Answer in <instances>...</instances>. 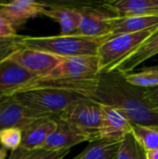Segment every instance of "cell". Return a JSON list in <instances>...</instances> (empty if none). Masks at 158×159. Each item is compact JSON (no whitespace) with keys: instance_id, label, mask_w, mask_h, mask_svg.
I'll list each match as a JSON object with an SVG mask.
<instances>
[{"instance_id":"cell-1","label":"cell","mask_w":158,"mask_h":159,"mask_svg":"<svg viewBox=\"0 0 158 159\" xmlns=\"http://www.w3.org/2000/svg\"><path fill=\"white\" fill-rule=\"evenodd\" d=\"M45 88L71 91L101 104L110 105L123 112L132 125L147 126L158 129V112L145 101L146 89L130 85L125 75L117 71L100 73L94 77L76 80L36 77L20 88L13 95Z\"/></svg>"},{"instance_id":"cell-2","label":"cell","mask_w":158,"mask_h":159,"mask_svg":"<svg viewBox=\"0 0 158 159\" xmlns=\"http://www.w3.org/2000/svg\"><path fill=\"white\" fill-rule=\"evenodd\" d=\"M109 37H88L76 34L52 36H18L17 44L21 48L44 51L58 57L97 56L102 44Z\"/></svg>"},{"instance_id":"cell-3","label":"cell","mask_w":158,"mask_h":159,"mask_svg":"<svg viewBox=\"0 0 158 159\" xmlns=\"http://www.w3.org/2000/svg\"><path fill=\"white\" fill-rule=\"evenodd\" d=\"M158 28L132 34H124L107 38L98 50L100 73H111L129 56Z\"/></svg>"},{"instance_id":"cell-4","label":"cell","mask_w":158,"mask_h":159,"mask_svg":"<svg viewBox=\"0 0 158 159\" xmlns=\"http://www.w3.org/2000/svg\"><path fill=\"white\" fill-rule=\"evenodd\" d=\"M15 96L29 109L58 119L72 103L83 98L71 91L48 88L22 91Z\"/></svg>"},{"instance_id":"cell-5","label":"cell","mask_w":158,"mask_h":159,"mask_svg":"<svg viewBox=\"0 0 158 159\" xmlns=\"http://www.w3.org/2000/svg\"><path fill=\"white\" fill-rule=\"evenodd\" d=\"M59 119L85 136L89 143L102 139V107L101 103L93 100L83 97L74 102L59 116Z\"/></svg>"},{"instance_id":"cell-6","label":"cell","mask_w":158,"mask_h":159,"mask_svg":"<svg viewBox=\"0 0 158 159\" xmlns=\"http://www.w3.org/2000/svg\"><path fill=\"white\" fill-rule=\"evenodd\" d=\"M66 5L79 12L81 16L79 26L73 34L95 38L111 36V17L114 15L103 7L102 3L96 6L68 3Z\"/></svg>"},{"instance_id":"cell-7","label":"cell","mask_w":158,"mask_h":159,"mask_svg":"<svg viewBox=\"0 0 158 159\" xmlns=\"http://www.w3.org/2000/svg\"><path fill=\"white\" fill-rule=\"evenodd\" d=\"M45 117L53 116L29 109L15 95L0 96V130L9 128H18L22 130L35 120Z\"/></svg>"},{"instance_id":"cell-8","label":"cell","mask_w":158,"mask_h":159,"mask_svg":"<svg viewBox=\"0 0 158 159\" xmlns=\"http://www.w3.org/2000/svg\"><path fill=\"white\" fill-rule=\"evenodd\" d=\"M100 74L98 56H74L62 59V61L45 78L60 80H76L90 78Z\"/></svg>"},{"instance_id":"cell-9","label":"cell","mask_w":158,"mask_h":159,"mask_svg":"<svg viewBox=\"0 0 158 159\" xmlns=\"http://www.w3.org/2000/svg\"><path fill=\"white\" fill-rule=\"evenodd\" d=\"M9 59L37 77H44L49 75L62 61L63 58L20 47L9 56Z\"/></svg>"},{"instance_id":"cell-10","label":"cell","mask_w":158,"mask_h":159,"mask_svg":"<svg viewBox=\"0 0 158 159\" xmlns=\"http://www.w3.org/2000/svg\"><path fill=\"white\" fill-rule=\"evenodd\" d=\"M101 107L102 139L122 141L128 134L132 133L133 125L123 112L110 105L101 104Z\"/></svg>"},{"instance_id":"cell-11","label":"cell","mask_w":158,"mask_h":159,"mask_svg":"<svg viewBox=\"0 0 158 159\" xmlns=\"http://www.w3.org/2000/svg\"><path fill=\"white\" fill-rule=\"evenodd\" d=\"M37 76L8 58L0 61V96L13 95Z\"/></svg>"},{"instance_id":"cell-12","label":"cell","mask_w":158,"mask_h":159,"mask_svg":"<svg viewBox=\"0 0 158 159\" xmlns=\"http://www.w3.org/2000/svg\"><path fill=\"white\" fill-rule=\"evenodd\" d=\"M47 7L46 3L33 0H15L8 3L0 2V17L11 22L14 26L23 24Z\"/></svg>"},{"instance_id":"cell-13","label":"cell","mask_w":158,"mask_h":159,"mask_svg":"<svg viewBox=\"0 0 158 159\" xmlns=\"http://www.w3.org/2000/svg\"><path fill=\"white\" fill-rule=\"evenodd\" d=\"M102 5L116 17L158 16V0H112Z\"/></svg>"},{"instance_id":"cell-14","label":"cell","mask_w":158,"mask_h":159,"mask_svg":"<svg viewBox=\"0 0 158 159\" xmlns=\"http://www.w3.org/2000/svg\"><path fill=\"white\" fill-rule=\"evenodd\" d=\"M58 127V118L45 117L35 120L22 129V142L20 148L26 151L42 149L50 134Z\"/></svg>"},{"instance_id":"cell-15","label":"cell","mask_w":158,"mask_h":159,"mask_svg":"<svg viewBox=\"0 0 158 159\" xmlns=\"http://www.w3.org/2000/svg\"><path fill=\"white\" fill-rule=\"evenodd\" d=\"M83 142H88L87 138L69 126L62 120L58 119L57 129L50 134L42 150L47 152H55L65 149H71L73 146Z\"/></svg>"},{"instance_id":"cell-16","label":"cell","mask_w":158,"mask_h":159,"mask_svg":"<svg viewBox=\"0 0 158 159\" xmlns=\"http://www.w3.org/2000/svg\"><path fill=\"white\" fill-rule=\"evenodd\" d=\"M47 7L42 11V15H45L55 21L61 26L60 34H72L74 33L80 23V13L71 8L66 4H47Z\"/></svg>"},{"instance_id":"cell-17","label":"cell","mask_w":158,"mask_h":159,"mask_svg":"<svg viewBox=\"0 0 158 159\" xmlns=\"http://www.w3.org/2000/svg\"><path fill=\"white\" fill-rule=\"evenodd\" d=\"M158 28V16L111 17V36Z\"/></svg>"},{"instance_id":"cell-18","label":"cell","mask_w":158,"mask_h":159,"mask_svg":"<svg viewBox=\"0 0 158 159\" xmlns=\"http://www.w3.org/2000/svg\"><path fill=\"white\" fill-rule=\"evenodd\" d=\"M158 54V29L153 33L141 47L127 60H125L115 71L127 75L130 74L140 64Z\"/></svg>"},{"instance_id":"cell-19","label":"cell","mask_w":158,"mask_h":159,"mask_svg":"<svg viewBox=\"0 0 158 159\" xmlns=\"http://www.w3.org/2000/svg\"><path fill=\"white\" fill-rule=\"evenodd\" d=\"M121 141L101 139L92 143L72 159H115Z\"/></svg>"},{"instance_id":"cell-20","label":"cell","mask_w":158,"mask_h":159,"mask_svg":"<svg viewBox=\"0 0 158 159\" xmlns=\"http://www.w3.org/2000/svg\"><path fill=\"white\" fill-rule=\"evenodd\" d=\"M115 159H147L146 152L132 133L128 134L122 141Z\"/></svg>"},{"instance_id":"cell-21","label":"cell","mask_w":158,"mask_h":159,"mask_svg":"<svg viewBox=\"0 0 158 159\" xmlns=\"http://www.w3.org/2000/svg\"><path fill=\"white\" fill-rule=\"evenodd\" d=\"M128 83L142 89H153L158 87V68L144 69L138 73L124 75Z\"/></svg>"},{"instance_id":"cell-22","label":"cell","mask_w":158,"mask_h":159,"mask_svg":"<svg viewBox=\"0 0 158 159\" xmlns=\"http://www.w3.org/2000/svg\"><path fill=\"white\" fill-rule=\"evenodd\" d=\"M132 134L145 152L158 149V129L147 127L133 125Z\"/></svg>"},{"instance_id":"cell-23","label":"cell","mask_w":158,"mask_h":159,"mask_svg":"<svg viewBox=\"0 0 158 159\" xmlns=\"http://www.w3.org/2000/svg\"><path fill=\"white\" fill-rule=\"evenodd\" d=\"M22 142V130L18 128H9L0 130V144L6 150L12 152L19 149Z\"/></svg>"},{"instance_id":"cell-24","label":"cell","mask_w":158,"mask_h":159,"mask_svg":"<svg viewBox=\"0 0 158 159\" xmlns=\"http://www.w3.org/2000/svg\"><path fill=\"white\" fill-rule=\"evenodd\" d=\"M47 153V151L42 149L35 151H26L19 148L11 153L9 159H41Z\"/></svg>"},{"instance_id":"cell-25","label":"cell","mask_w":158,"mask_h":159,"mask_svg":"<svg viewBox=\"0 0 158 159\" xmlns=\"http://www.w3.org/2000/svg\"><path fill=\"white\" fill-rule=\"evenodd\" d=\"M18 36L15 26L6 19L0 17V38H16Z\"/></svg>"},{"instance_id":"cell-26","label":"cell","mask_w":158,"mask_h":159,"mask_svg":"<svg viewBox=\"0 0 158 159\" xmlns=\"http://www.w3.org/2000/svg\"><path fill=\"white\" fill-rule=\"evenodd\" d=\"M144 98L148 104L158 112V87L146 89Z\"/></svg>"},{"instance_id":"cell-27","label":"cell","mask_w":158,"mask_h":159,"mask_svg":"<svg viewBox=\"0 0 158 159\" xmlns=\"http://www.w3.org/2000/svg\"><path fill=\"white\" fill-rule=\"evenodd\" d=\"M69 152H70L69 149L55 151V152H47L41 159H62L65 156H67Z\"/></svg>"},{"instance_id":"cell-28","label":"cell","mask_w":158,"mask_h":159,"mask_svg":"<svg viewBox=\"0 0 158 159\" xmlns=\"http://www.w3.org/2000/svg\"><path fill=\"white\" fill-rule=\"evenodd\" d=\"M17 38H0V50L18 45Z\"/></svg>"},{"instance_id":"cell-29","label":"cell","mask_w":158,"mask_h":159,"mask_svg":"<svg viewBox=\"0 0 158 159\" xmlns=\"http://www.w3.org/2000/svg\"><path fill=\"white\" fill-rule=\"evenodd\" d=\"M20 48V47L19 45H16V46H13V47H10V48H5V49L0 50V61H2L5 59L8 58L15 50H17Z\"/></svg>"},{"instance_id":"cell-30","label":"cell","mask_w":158,"mask_h":159,"mask_svg":"<svg viewBox=\"0 0 158 159\" xmlns=\"http://www.w3.org/2000/svg\"><path fill=\"white\" fill-rule=\"evenodd\" d=\"M146 158L147 159H158V149L146 152Z\"/></svg>"},{"instance_id":"cell-31","label":"cell","mask_w":158,"mask_h":159,"mask_svg":"<svg viewBox=\"0 0 158 159\" xmlns=\"http://www.w3.org/2000/svg\"><path fill=\"white\" fill-rule=\"evenodd\" d=\"M7 157V150L4 148H0V159H6Z\"/></svg>"}]
</instances>
